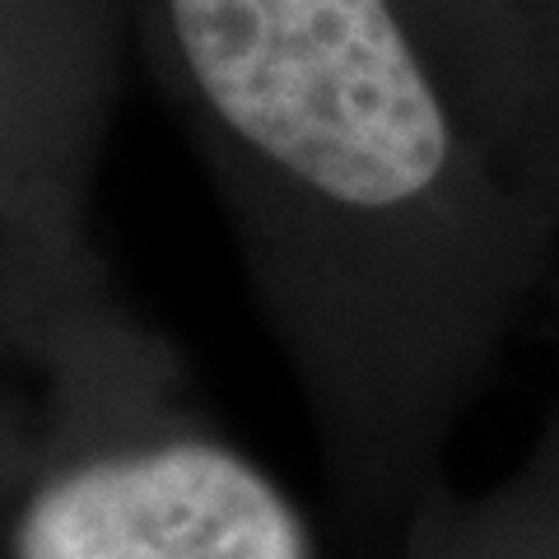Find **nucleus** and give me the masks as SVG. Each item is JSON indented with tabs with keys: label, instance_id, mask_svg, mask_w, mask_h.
<instances>
[{
	"label": "nucleus",
	"instance_id": "f257e3e1",
	"mask_svg": "<svg viewBox=\"0 0 559 559\" xmlns=\"http://www.w3.org/2000/svg\"><path fill=\"white\" fill-rule=\"evenodd\" d=\"M331 439L401 485L550 271L509 168L401 0H127Z\"/></svg>",
	"mask_w": 559,
	"mask_h": 559
},
{
	"label": "nucleus",
	"instance_id": "f03ea898",
	"mask_svg": "<svg viewBox=\"0 0 559 559\" xmlns=\"http://www.w3.org/2000/svg\"><path fill=\"white\" fill-rule=\"evenodd\" d=\"M0 331L47 392L0 559H318L285 489L173 406L168 345L98 271L5 280Z\"/></svg>",
	"mask_w": 559,
	"mask_h": 559
},
{
	"label": "nucleus",
	"instance_id": "7ed1b4c3",
	"mask_svg": "<svg viewBox=\"0 0 559 559\" xmlns=\"http://www.w3.org/2000/svg\"><path fill=\"white\" fill-rule=\"evenodd\" d=\"M127 0H0V261L90 266L84 197L108 135Z\"/></svg>",
	"mask_w": 559,
	"mask_h": 559
},
{
	"label": "nucleus",
	"instance_id": "20e7f679",
	"mask_svg": "<svg viewBox=\"0 0 559 559\" xmlns=\"http://www.w3.org/2000/svg\"><path fill=\"white\" fill-rule=\"evenodd\" d=\"M509 168L559 215V0H401Z\"/></svg>",
	"mask_w": 559,
	"mask_h": 559
},
{
	"label": "nucleus",
	"instance_id": "39448f33",
	"mask_svg": "<svg viewBox=\"0 0 559 559\" xmlns=\"http://www.w3.org/2000/svg\"><path fill=\"white\" fill-rule=\"evenodd\" d=\"M28 439H33V429H24L20 419L0 406V513H5L14 480H20V471L28 462Z\"/></svg>",
	"mask_w": 559,
	"mask_h": 559
},
{
	"label": "nucleus",
	"instance_id": "423d86ee",
	"mask_svg": "<svg viewBox=\"0 0 559 559\" xmlns=\"http://www.w3.org/2000/svg\"><path fill=\"white\" fill-rule=\"evenodd\" d=\"M457 540H462V546H466V550H471V555H476V559H489V555H485V550H480V546H476V540H471V536H466V527H462V532H457Z\"/></svg>",
	"mask_w": 559,
	"mask_h": 559
}]
</instances>
